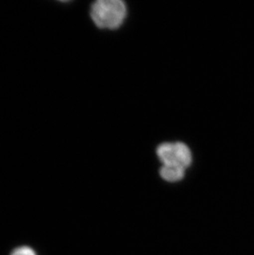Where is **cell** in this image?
Returning a JSON list of instances; mask_svg holds the SVG:
<instances>
[{"label": "cell", "mask_w": 254, "mask_h": 255, "mask_svg": "<svg viewBox=\"0 0 254 255\" xmlns=\"http://www.w3.org/2000/svg\"><path fill=\"white\" fill-rule=\"evenodd\" d=\"M127 7L122 0H99L92 4L90 17L101 29L118 28L125 21Z\"/></svg>", "instance_id": "1"}, {"label": "cell", "mask_w": 254, "mask_h": 255, "mask_svg": "<svg viewBox=\"0 0 254 255\" xmlns=\"http://www.w3.org/2000/svg\"><path fill=\"white\" fill-rule=\"evenodd\" d=\"M157 155L163 165L178 166L187 169L192 164V152L189 147L182 142L161 144L157 149Z\"/></svg>", "instance_id": "2"}, {"label": "cell", "mask_w": 254, "mask_h": 255, "mask_svg": "<svg viewBox=\"0 0 254 255\" xmlns=\"http://www.w3.org/2000/svg\"><path fill=\"white\" fill-rule=\"evenodd\" d=\"M186 169L181 167L171 166V165H163L161 167V178L168 183H176L182 180L184 178Z\"/></svg>", "instance_id": "3"}, {"label": "cell", "mask_w": 254, "mask_h": 255, "mask_svg": "<svg viewBox=\"0 0 254 255\" xmlns=\"http://www.w3.org/2000/svg\"><path fill=\"white\" fill-rule=\"evenodd\" d=\"M10 255H37L36 251L29 246H19L12 251Z\"/></svg>", "instance_id": "4"}]
</instances>
